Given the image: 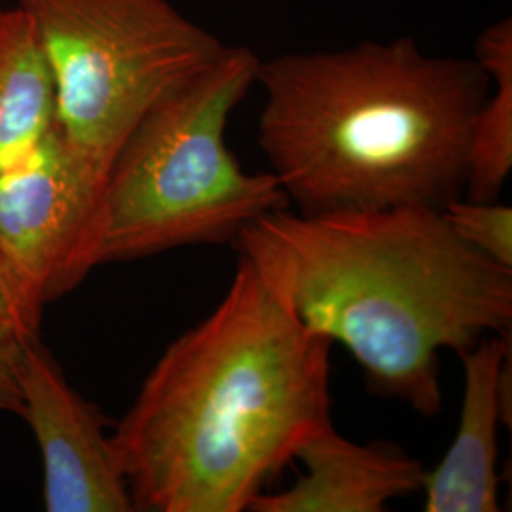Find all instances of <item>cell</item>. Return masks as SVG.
I'll return each mask as SVG.
<instances>
[{
    "mask_svg": "<svg viewBox=\"0 0 512 512\" xmlns=\"http://www.w3.org/2000/svg\"><path fill=\"white\" fill-rule=\"evenodd\" d=\"M332 342L239 256L110 435L133 511L243 512L330 421Z\"/></svg>",
    "mask_w": 512,
    "mask_h": 512,
    "instance_id": "1",
    "label": "cell"
},
{
    "mask_svg": "<svg viewBox=\"0 0 512 512\" xmlns=\"http://www.w3.org/2000/svg\"><path fill=\"white\" fill-rule=\"evenodd\" d=\"M232 247L308 329L348 349L374 395L423 418L444 403L440 353L511 330L512 268L463 243L440 209L287 207Z\"/></svg>",
    "mask_w": 512,
    "mask_h": 512,
    "instance_id": "2",
    "label": "cell"
},
{
    "mask_svg": "<svg viewBox=\"0 0 512 512\" xmlns=\"http://www.w3.org/2000/svg\"><path fill=\"white\" fill-rule=\"evenodd\" d=\"M258 145L302 215L433 207L461 198L490 78L414 38L258 63Z\"/></svg>",
    "mask_w": 512,
    "mask_h": 512,
    "instance_id": "3",
    "label": "cell"
},
{
    "mask_svg": "<svg viewBox=\"0 0 512 512\" xmlns=\"http://www.w3.org/2000/svg\"><path fill=\"white\" fill-rule=\"evenodd\" d=\"M260 57L228 46L164 95L110 165L93 220V268L192 245H234L253 220L291 207L270 171H245L228 122L256 86Z\"/></svg>",
    "mask_w": 512,
    "mask_h": 512,
    "instance_id": "4",
    "label": "cell"
},
{
    "mask_svg": "<svg viewBox=\"0 0 512 512\" xmlns=\"http://www.w3.org/2000/svg\"><path fill=\"white\" fill-rule=\"evenodd\" d=\"M16 6L48 61L57 126L105 181L148 110L226 48L169 0H16Z\"/></svg>",
    "mask_w": 512,
    "mask_h": 512,
    "instance_id": "5",
    "label": "cell"
},
{
    "mask_svg": "<svg viewBox=\"0 0 512 512\" xmlns=\"http://www.w3.org/2000/svg\"><path fill=\"white\" fill-rule=\"evenodd\" d=\"M103 186L105 179L74 152L57 122L0 171V258L38 315L92 272Z\"/></svg>",
    "mask_w": 512,
    "mask_h": 512,
    "instance_id": "6",
    "label": "cell"
},
{
    "mask_svg": "<svg viewBox=\"0 0 512 512\" xmlns=\"http://www.w3.org/2000/svg\"><path fill=\"white\" fill-rule=\"evenodd\" d=\"M14 368L44 463V505L50 512H131L128 480L105 433L107 420L67 384L38 342L16 346Z\"/></svg>",
    "mask_w": 512,
    "mask_h": 512,
    "instance_id": "7",
    "label": "cell"
},
{
    "mask_svg": "<svg viewBox=\"0 0 512 512\" xmlns=\"http://www.w3.org/2000/svg\"><path fill=\"white\" fill-rule=\"evenodd\" d=\"M463 403L458 431L439 465L425 471L427 512H497V427H511V330L459 353Z\"/></svg>",
    "mask_w": 512,
    "mask_h": 512,
    "instance_id": "8",
    "label": "cell"
},
{
    "mask_svg": "<svg viewBox=\"0 0 512 512\" xmlns=\"http://www.w3.org/2000/svg\"><path fill=\"white\" fill-rule=\"evenodd\" d=\"M304 473L281 492H260L251 512H384L393 499L420 494L425 469L393 442H355L332 423L302 444Z\"/></svg>",
    "mask_w": 512,
    "mask_h": 512,
    "instance_id": "9",
    "label": "cell"
},
{
    "mask_svg": "<svg viewBox=\"0 0 512 512\" xmlns=\"http://www.w3.org/2000/svg\"><path fill=\"white\" fill-rule=\"evenodd\" d=\"M55 90L29 18L0 8V171L16 164L54 128Z\"/></svg>",
    "mask_w": 512,
    "mask_h": 512,
    "instance_id": "10",
    "label": "cell"
},
{
    "mask_svg": "<svg viewBox=\"0 0 512 512\" xmlns=\"http://www.w3.org/2000/svg\"><path fill=\"white\" fill-rule=\"evenodd\" d=\"M475 59L490 78V90L476 112L463 196L495 202L512 171V19L486 27L475 44Z\"/></svg>",
    "mask_w": 512,
    "mask_h": 512,
    "instance_id": "11",
    "label": "cell"
},
{
    "mask_svg": "<svg viewBox=\"0 0 512 512\" xmlns=\"http://www.w3.org/2000/svg\"><path fill=\"white\" fill-rule=\"evenodd\" d=\"M463 243L497 264L512 268V209L505 203L456 198L440 209Z\"/></svg>",
    "mask_w": 512,
    "mask_h": 512,
    "instance_id": "12",
    "label": "cell"
},
{
    "mask_svg": "<svg viewBox=\"0 0 512 512\" xmlns=\"http://www.w3.org/2000/svg\"><path fill=\"white\" fill-rule=\"evenodd\" d=\"M38 323L40 315L27 304L0 258V344L18 346L35 338Z\"/></svg>",
    "mask_w": 512,
    "mask_h": 512,
    "instance_id": "13",
    "label": "cell"
},
{
    "mask_svg": "<svg viewBox=\"0 0 512 512\" xmlns=\"http://www.w3.org/2000/svg\"><path fill=\"white\" fill-rule=\"evenodd\" d=\"M16 346L0 344V412H23V399L19 391L16 368H14Z\"/></svg>",
    "mask_w": 512,
    "mask_h": 512,
    "instance_id": "14",
    "label": "cell"
}]
</instances>
